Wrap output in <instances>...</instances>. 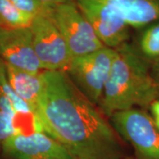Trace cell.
Segmentation results:
<instances>
[{"instance_id": "6da1fadb", "label": "cell", "mask_w": 159, "mask_h": 159, "mask_svg": "<svg viewBox=\"0 0 159 159\" xmlns=\"http://www.w3.org/2000/svg\"><path fill=\"white\" fill-rule=\"evenodd\" d=\"M35 116L42 130L76 159H123L122 139L97 105L63 71H43Z\"/></svg>"}, {"instance_id": "7a4b0ae2", "label": "cell", "mask_w": 159, "mask_h": 159, "mask_svg": "<svg viewBox=\"0 0 159 159\" xmlns=\"http://www.w3.org/2000/svg\"><path fill=\"white\" fill-rule=\"evenodd\" d=\"M98 108L105 116L115 112L148 108L159 99L150 65L128 43L117 47Z\"/></svg>"}, {"instance_id": "3957f363", "label": "cell", "mask_w": 159, "mask_h": 159, "mask_svg": "<svg viewBox=\"0 0 159 159\" xmlns=\"http://www.w3.org/2000/svg\"><path fill=\"white\" fill-rule=\"evenodd\" d=\"M109 118L119 138L134 150L135 159H159V131L146 111L134 108L117 111Z\"/></svg>"}, {"instance_id": "277c9868", "label": "cell", "mask_w": 159, "mask_h": 159, "mask_svg": "<svg viewBox=\"0 0 159 159\" xmlns=\"http://www.w3.org/2000/svg\"><path fill=\"white\" fill-rule=\"evenodd\" d=\"M116 55V49L104 47L71 60L66 71L83 94L97 105L100 102Z\"/></svg>"}, {"instance_id": "5b68a950", "label": "cell", "mask_w": 159, "mask_h": 159, "mask_svg": "<svg viewBox=\"0 0 159 159\" xmlns=\"http://www.w3.org/2000/svg\"><path fill=\"white\" fill-rule=\"evenodd\" d=\"M48 15L65 40L72 59L105 47L75 2L49 9Z\"/></svg>"}, {"instance_id": "8992f818", "label": "cell", "mask_w": 159, "mask_h": 159, "mask_svg": "<svg viewBox=\"0 0 159 159\" xmlns=\"http://www.w3.org/2000/svg\"><path fill=\"white\" fill-rule=\"evenodd\" d=\"M30 29L35 52L42 70L66 71L72 57L65 40L48 13L36 16Z\"/></svg>"}, {"instance_id": "52a82bcc", "label": "cell", "mask_w": 159, "mask_h": 159, "mask_svg": "<svg viewBox=\"0 0 159 159\" xmlns=\"http://www.w3.org/2000/svg\"><path fill=\"white\" fill-rule=\"evenodd\" d=\"M75 2L104 46L116 49L127 43L130 25L116 10L102 0H75Z\"/></svg>"}, {"instance_id": "ba28073f", "label": "cell", "mask_w": 159, "mask_h": 159, "mask_svg": "<svg viewBox=\"0 0 159 159\" xmlns=\"http://www.w3.org/2000/svg\"><path fill=\"white\" fill-rule=\"evenodd\" d=\"M2 150L13 159H76L44 131L16 134L5 141Z\"/></svg>"}, {"instance_id": "9c48e42d", "label": "cell", "mask_w": 159, "mask_h": 159, "mask_svg": "<svg viewBox=\"0 0 159 159\" xmlns=\"http://www.w3.org/2000/svg\"><path fill=\"white\" fill-rule=\"evenodd\" d=\"M0 58L21 70L32 73L42 70L35 52L30 27H0Z\"/></svg>"}, {"instance_id": "30bf717a", "label": "cell", "mask_w": 159, "mask_h": 159, "mask_svg": "<svg viewBox=\"0 0 159 159\" xmlns=\"http://www.w3.org/2000/svg\"><path fill=\"white\" fill-rule=\"evenodd\" d=\"M23 100L10 85L6 75L5 63L0 58V149L7 139L16 134L23 133L19 125V117L14 108H19Z\"/></svg>"}, {"instance_id": "8fae6325", "label": "cell", "mask_w": 159, "mask_h": 159, "mask_svg": "<svg viewBox=\"0 0 159 159\" xmlns=\"http://www.w3.org/2000/svg\"><path fill=\"white\" fill-rule=\"evenodd\" d=\"M134 28H143L159 21V0H102Z\"/></svg>"}, {"instance_id": "7c38bea8", "label": "cell", "mask_w": 159, "mask_h": 159, "mask_svg": "<svg viewBox=\"0 0 159 159\" xmlns=\"http://www.w3.org/2000/svg\"><path fill=\"white\" fill-rule=\"evenodd\" d=\"M5 68L7 80L12 89L30 107L35 114L43 88L42 71L29 72L7 63H5Z\"/></svg>"}, {"instance_id": "4fadbf2b", "label": "cell", "mask_w": 159, "mask_h": 159, "mask_svg": "<svg viewBox=\"0 0 159 159\" xmlns=\"http://www.w3.org/2000/svg\"><path fill=\"white\" fill-rule=\"evenodd\" d=\"M135 49L150 65L159 61V21L144 27Z\"/></svg>"}, {"instance_id": "5bb4252c", "label": "cell", "mask_w": 159, "mask_h": 159, "mask_svg": "<svg viewBox=\"0 0 159 159\" xmlns=\"http://www.w3.org/2000/svg\"><path fill=\"white\" fill-rule=\"evenodd\" d=\"M34 18L33 15L18 8L10 0H0V27H30Z\"/></svg>"}, {"instance_id": "9a60e30c", "label": "cell", "mask_w": 159, "mask_h": 159, "mask_svg": "<svg viewBox=\"0 0 159 159\" xmlns=\"http://www.w3.org/2000/svg\"><path fill=\"white\" fill-rule=\"evenodd\" d=\"M18 8L33 16L47 14L49 10L44 8L38 0H10Z\"/></svg>"}, {"instance_id": "2e32d148", "label": "cell", "mask_w": 159, "mask_h": 159, "mask_svg": "<svg viewBox=\"0 0 159 159\" xmlns=\"http://www.w3.org/2000/svg\"><path fill=\"white\" fill-rule=\"evenodd\" d=\"M43 7L47 10H49L56 6L66 4L69 2H73L75 0H38Z\"/></svg>"}, {"instance_id": "e0dca14e", "label": "cell", "mask_w": 159, "mask_h": 159, "mask_svg": "<svg viewBox=\"0 0 159 159\" xmlns=\"http://www.w3.org/2000/svg\"><path fill=\"white\" fill-rule=\"evenodd\" d=\"M150 71L155 83H156L157 89H158L159 95V61L150 64Z\"/></svg>"}, {"instance_id": "ac0fdd59", "label": "cell", "mask_w": 159, "mask_h": 159, "mask_svg": "<svg viewBox=\"0 0 159 159\" xmlns=\"http://www.w3.org/2000/svg\"><path fill=\"white\" fill-rule=\"evenodd\" d=\"M149 108L153 118L159 117V99H156L151 103Z\"/></svg>"}, {"instance_id": "d6986e66", "label": "cell", "mask_w": 159, "mask_h": 159, "mask_svg": "<svg viewBox=\"0 0 159 159\" xmlns=\"http://www.w3.org/2000/svg\"><path fill=\"white\" fill-rule=\"evenodd\" d=\"M155 121V124L156 125V128H158L159 131V117H156V118H153Z\"/></svg>"}, {"instance_id": "ffe728a7", "label": "cell", "mask_w": 159, "mask_h": 159, "mask_svg": "<svg viewBox=\"0 0 159 159\" xmlns=\"http://www.w3.org/2000/svg\"><path fill=\"white\" fill-rule=\"evenodd\" d=\"M123 159H132V158H126V157H125V158H124Z\"/></svg>"}]
</instances>
